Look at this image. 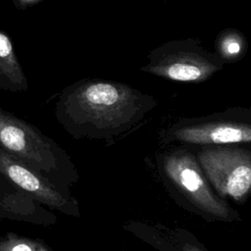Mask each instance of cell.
<instances>
[{
  "label": "cell",
  "instance_id": "cell-9",
  "mask_svg": "<svg viewBox=\"0 0 251 251\" xmlns=\"http://www.w3.org/2000/svg\"><path fill=\"white\" fill-rule=\"evenodd\" d=\"M39 243L28 242V241H19L12 247L11 251H37Z\"/></svg>",
  "mask_w": 251,
  "mask_h": 251
},
{
  "label": "cell",
  "instance_id": "cell-6",
  "mask_svg": "<svg viewBox=\"0 0 251 251\" xmlns=\"http://www.w3.org/2000/svg\"><path fill=\"white\" fill-rule=\"evenodd\" d=\"M244 109H232L204 118L187 119L173 125L162 136V142L217 146L236 143L250 144V118L243 120Z\"/></svg>",
  "mask_w": 251,
  "mask_h": 251
},
{
  "label": "cell",
  "instance_id": "cell-4",
  "mask_svg": "<svg viewBox=\"0 0 251 251\" xmlns=\"http://www.w3.org/2000/svg\"><path fill=\"white\" fill-rule=\"evenodd\" d=\"M224 62L216 53L204 49L194 38L168 41L148 55L142 72L165 79L199 83L204 82L224 68Z\"/></svg>",
  "mask_w": 251,
  "mask_h": 251
},
{
  "label": "cell",
  "instance_id": "cell-11",
  "mask_svg": "<svg viewBox=\"0 0 251 251\" xmlns=\"http://www.w3.org/2000/svg\"><path fill=\"white\" fill-rule=\"evenodd\" d=\"M180 251H208L197 241L192 243L190 241H184L180 246Z\"/></svg>",
  "mask_w": 251,
  "mask_h": 251
},
{
  "label": "cell",
  "instance_id": "cell-12",
  "mask_svg": "<svg viewBox=\"0 0 251 251\" xmlns=\"http://www.w3.org/2000/svg\"><path fill=\"white\" fill-rule=\"evenodd\" d=\"M24 1H27V2H30V1H34V0H24Z\"/></svg>",
  "mask_w": 251,
  "mask_h": 251
},
{
  "label": "cell",
  "instance_id": "cell-10",
  "mask_svg": "<svg viewBox=\"0 0 251 251\" xmlns=\"http://www.w3.org/2000/svg\"><path fill=\"white\" fill-rule=\"evenodd\" d=\"M12 53V44L9 38L0 33V57L4 58L9 56Z\"/></svg>",
  "mask_w": 251,
  "mask_h": 251
},
{
  "label": "cell",
  "instance_id": "cell-2",
  "mask_svg": "<svg viewBox=\"0 0 251 251\" xmlns=\"http://www.w3.org/2000/svg\"><path fill=\"white\" fill-rule=\"evenodd\" d=\"M159 168L165 184L180 204L207 221H240L239 214L221 198L206 178L196 157L185 149L164 152Z\"/></svg>",
  "mask_w": 251,
  "mask_h": 251
},
{
  "label": "cell",
  "instance_id": "cell-7",
  "mask_svg": "<svg viewBox=\"0 0 251 251\" xmlns=\"http://www.w3.org/2000/svg\"><path fill=\"white\" fill-rule=\"evenodd\" d=\"M0 172L37 200L67 216L80 217L79 206L71 193L65 192L27 167L11 153L0 148Z\"/></svg>",
  "mask_w": 251,
  "mask_h": 251
},
{
  "label": "cell",
  "instance_id": "cell-3",
  "mask_svg": "<svg viewBox=\"0 0 251 251\" xmlns=\"http://www.w3.org/2000/svg\"><path fill=\"white\" fill-rule=\"evenodd\" d=\"M0 145L63 191H70V186L78 180L71 157L62 148L32 126L3 113Z\"/></svg>",
  "mask_w": 251,
  "mask_h": 251
},
{
  "label": "cell",
  "instance_id": "cell-8",
  "mask_svg": "<svg viewBox=\"0 0 251 251\" xmlns=\"http://www.w3.org/2000/svg\"><path fill=\"white\" fill-rule=\"evenodd\" d=\"M215 48V53L224 63H233L244 57L247 51V40L238 29L226 28L217 35Z\"/></svg>",
  "mask_w": 251,
  "mask_h": 251
},
{
  "label": "cell",
  "instance_id": "cell-1",
  "mask_svg": "<svg viewBox=\"0 0 251 251\" xmlns=\"http://www.w3.org/2000/svg\"><path fill=\"white\" fill-rule=\"evenodd\" d=\"M156 99L128 84L81 79L68 86L57 103V117L75 138H117L156 107Z\"/></svg>",
  "mask_w": 251,
  "mask_h": 251
},
{
  "label": "cell",
  "instance_id": "cell-5",
  "mask_svg": "<svg viewBox=\"0 0 251 251\" xmlns=\"http://www.w3.org/2000/svg\"><path fill=\"white\" fill-rule=\"evenodd\" d=\"M196 159L209 183L223 198L242 204L251 189V152L224 145L203 146Z\"/></svg>",
  "mask_w": 251,
  "mask_h": 251
}]
</instances>
